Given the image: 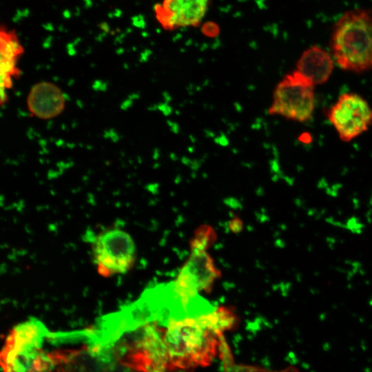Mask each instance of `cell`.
<instances>
[{"instance_id": "6da1fadb", "label": "cell", "mask_w": 372, "mask_h": 372, "mask_svg": "<svg viewBox=\"0 0 372 372\" xmlns=\"http://www.w3.org/2000/svg\"><path fill=\"white\" fill-rule=\"evenodd\" d=\"M334 61L342 70L360 73L372 68V11L345 12L335 23L330 39Z\"/></svg>"}, {"instance_id": "7a4b0ae2", "label": "cell", "mask_w": 372, "mask_h": 372, "mask_svg": "<svg viewBox=\"0 0 372 372\" xmlns=\"http://www.w3.org/2000/svg\"><path fill=\"white\" fill-rule=\"evenodd\" d=\"M222 336L204 316L170 322L164 331L170 363L181 368L209 363Z\"/></svg>"}, {"instance_id": "9c48e42d", "label": "cell", "mask_w": 372, "mask_h": 372, "mask_svg": "<svg viewBox=\"0 0 372 372\" xmlns=\"http://www.w3.org/2000/svg\"><path fill=\"white\" fill-rule=\"evenodd\" d=\"M209 0H161L154 6L156 19L165 30L195 27L205 18Z\"/></svg>"}, {"instance_id": "30bf717a", "label": "cell", "mask_w": 372, "mask_h": 372, "mask_svg": "<svg viewBox=\"0 0 372 372\" xmlns=\"http://www.w3.org/2000/svg\"><path fill=\"white\" fill-rule=\"evenodd\" d=\"M3 372H51L55 365L41 347L4 343L0 354Z\"/></svg>"}, {"instance_id": "3957f363", "label": "cell", "mask_w": 372, "mask_h": 372, "mask_svg": "<svg viewBox=\"0 0 372 372\" xmlns=\"http://www.w3.org/2000/svg\"><path fill=\"white\" fill-rule=\"evenodd\" d=\"M125 333L111 344L116 360L142 372H163L167 369L170 361L163 327L149 322Z\"/></svg>"}, {"instance_id": "52a82bcc", "label": "cell", "mask_w": 372, "mask_h": 372, "mask_svg": "<svg viewBox=\"0 0 372 372\" xmlns=\"http://www.w3.org/2000/svg\"><path fill=\"white\" fill-rule=\"evenodd\" d=\"M48 355L56 372H102L114 359L111 347L90 344L79 349H57Z\"/></svg>"}, {"instance_id": "44dd1931", "label": "cell", "mask_w": 372, "mask_h": 372, "mask_svg": "<svg viewBox=\"0 0 372 372\" xmlns=\"http://www.w3.org/2000/svg\"><path fill=\"white\" fill-rule=\"evenodd\" d=\"M240 223L241 222L239 220H237V219L232 220L231 223L230 225L231 229L236 231L238 230V228H237L238 227L241 228V225H238V223Z\"/></svg>"}, {"instance_id": "4fadbf2b", "label": "cell", "mask_w": 372, "mask_h": 372, "mask_svg": "<svg viewBox=\"0 0 372 372\" xmlns=\"http://www.w3.org/2000/svg\"><path fill=\"white\" fill-rule=\"evenodd\" d=\"M211 327L216 331L223 332L229 329L235 324L236 317L231 308L220 307L206 315Z\"/></svg>"}, {"instance_id": "e0dca14e", "label": "cell", "mask_w": 372, "mask_h": 372, "mask_svg": "<svg viewBox=\"0 0 372 372\" xmlns=\"http://www.w3.org/2000/svg\"><path fill=\"white\" fill-rule=\"evenodd\" d=\"M345 262L351 267L347 274L348 280H351L354 276L363 271L362 265L358 260H347Z\"/></svg>"}, {"instance_id": "8992f818", "label": "cell", "mask_w": 372, "mask_h": 372, "mask_svg": "<svg viewBox=\"0 0 372 372\" xmlns=\"http://www.w3.org/2000/svg\"><path fill=\"white\" fill-rule=\"evenodd\" d=\"M327 117L344 142L355 139L372 126V108L356 93L341 94L328 111Z\"/></svg>"}, {"instance_id": "277c9868", "label": "cell", "mask_w": 372, "mask_h": 372, "mask_svg": "<svg viewBox=\"0 0 372 372\" xmlns=\"http://www.w3.org/2000/svg\"><path fill=\"white\" fill-rule=\"evenodd\" d=\"M91 251L97 271L103 277L126 273L136 260L132 238L118 228L106 229L94 234L91 240Z\"/></svg>"}, {"instance_id": "7402d4cb", "label": "cell", "mask_w": 372, "mask_h": 372, "mask_svg": "<svg viewBox=\"0 0 372 372\" xmlns=\"http://www.w3.org/2000/svg\"><path fill=\"white\" fill-rule=\"evenodd\" d=\"M369 304L370 306L372 307V299H371L369 301Z\"/></svg>"}, {"instance_id": "d6986e66", "label": "cell", "mask_w": 372, "mask_h": 372, "mask_svg": "<svg viewBox=\"0 0 372 372\" xmlns=\"http://www.w3.org/2000/svg\"><path fill=\"white\" fill-rule=\"evenodd\" d=\"M298 139L300 142L306 144L310 143L313 140L311 135L307 132L302 133Z\"/></svg>"}, {"instance_id": "5b68a950", "label": "cell", "mask_w": 372, "mask_h": 372, "mask_svg": "<svg viewBox=\"0 0 372 372\" xmlns=\"http://www.w3.org/2000/svg\"><path fill=\"white\" fill-rule=\"evenodd\" d=\"M315 86L297 70L288 74L276 87L269 113L300 123L309 121L315 110Z\"/></svg>"}, {"instance_id": "2e32d148", "label": "cell", "mask_w": 372, "mask_h": 372, "mask_svg": "<svg viewBox=\"0 0 372 372\" xmlns=\"http://www.w3.org/2000/svg\"><path fill=\"white\" fill-rule=\"evenodd\" d=\"M102 372H135L132 368L118 362L116 360L108 363Z\"/></svg>"}, {"instance_id": "ac0fdd59", "label": "cell", "mask_w": 372, "mask_h": 372, "mask_svg": "<svg viewBox=\"0 0 372 372\" xmlns=\"http://www.w3.org/2000/svg\"><path fill=\"white\" fill-rule=\"evenodd\" d=\"M325 222L336 228L345 229L344 222L335 219L333 217L329 216L325 218Z\"/></svg>"}, {"instance_id": "8fae6325", "label": "cell", "mask_w": 372, "mask_h": 372, "mask_svg": "<svg viewBox=\"0 0 372 372\" xmlns=\"http://www.w3.org/2000/svg\"><path fill=\"white\" fill-rule=\"evenodd\" d=\"M333 58L324 49L311 45L300 55L296 70L309 77L313 83L320 85L330 78L334 68Z\"/></svg>"}, {"instance_id": "ffe728a7", "label": "cell", "mask_w": 372, "mask_h": 372, "mask_svg": "<svg viewBox=\"0 0 372 372\" xmlns=\"http://www.w3.org/2000/svg\"><path fill=\"white\" fill-rule=\"evenodd\" d=\"M326 242L330 249H333L336 245V240L333 237H327Z\"/></svg>"}, {"instance_id": "5bb4252c", "label": "cell", "mask_w": 372, "mask_h": 372, "mask_svg": "<svg viewBox=\"0 0 372 372\" xmlns=\"http://www.w3.org/2000/svg\"><path fill=\"white\" fill-rule=\"evenodd\" d=\"M215 231L211 227L207 225L200 227L191 242L192 250L206 251L215 240Z\"/></svg>"}, {"instance_id": "9a60e30c", "label": "cell", "mask_w": 372, "mask_h": 372, "mask_svg": "<svg viewBox=\"0 0 372 372\" xmlns=\"http://www.w3.org/2000/svg\"><path fill=\"white\" fill-rule=\"evenodd\" d=\"M344 225L345 230H347L350 233L355 235H360L362 234L364 229V223L358 217L355 216L349 217L344 221Z\"/></svg>"}, {"instance_id": "ba28073f", "label": "cell", "mask_w": 372, "mask_h": 372, "mask_svg": "<svg viewBox=\"0 0 372 372\" xmlns=\"http://www.w3.org/2000/svg\"><path fill=\"white\" fill-rule=\"evenodd\" d=\"M219 276L220 271L206 251L192 249L174 284L181 295L192 297L209 289Z\"/></svg>"}, {"instance_id": "7c38bea8", "label": "cell", "mask_w": 372, "mask_h": 372, "mask_svg": "<svg viewBox=\"0 0 372 372\" xmlns=\"http://www.w3.org/2000/svg\"><path fill=\"white\" fill-rule=\"evenodd\" d=\"M1 62L15 64L17 56L22 52V47L17 35L7 30L1 31Z\"/></svg>"}]
</instances>
